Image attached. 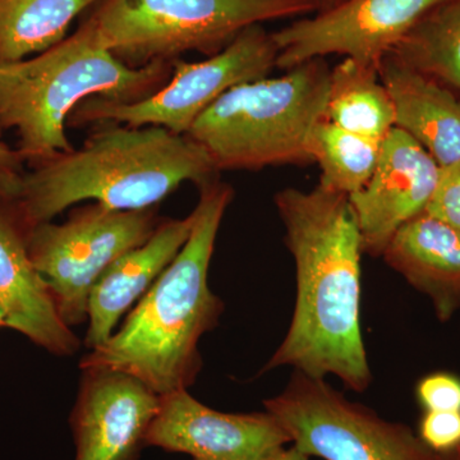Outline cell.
Here are the masks:
<instances>
[{
	"label": "cell",
	"instance_id": "1",
	"mask_svg": "<svg viewBox=\"0 0 460 460\" xmlns=\"http://www.w3.org/2000/svg\"><path fill=\"white\" fill-rule=\"evenodd\" d=\"M274 201L295 260L296 296L286 338L262 372L289 366L366 392L372 374L361 330L363 247L349 198L319 183L281 190Z\"/></svg>",
	"mask_w": 460,
	"mask_h": 460
},
{
	"label": "cell",
	"instance_id": "2",
	"mask_svg": "<svg viewBox=\"0 0 460 460\" xmlns=\"http://www.w3.org/2000/svg\"><path fill=\"white\" fill-rule=\"evenodd\" d=\"M186 244L129 313L122 328L91 349L80 367L107 368L141 381L162 396L189 390L202 368L199 341L217 328L224 302L208 286V269L226 208L234 198L217 180L199 189Z\"/></svg>",
	"mask_w": 460,
	"mask_h": 460
},
{
	"label": "cell",
	"instance_id": "3",
	"mask_svg": "<svg viewBox=\"0 0 460 460\" xmlns=\"http://www.w3.org/2000/svg\"><path fill=\"white\" fill-rule=\"evenodd\" d=\"M18 204L32 226L84 201L115 210L159 206L181 184L220 180L204 147L164 127L100 123L81 148L31 165Z\"/></svg>",
	"mask_w": 460,
	"mask_h": 460
},
{
	"label": "cell",
	"instance_id": "4",
	"mask_svg": "<svg viewBox=\"0 0 460 460\" xmlns=\"http://www.w3.org/2000/svg\"><path fill=\"white\" fill-rule=\"evenodd\" d=\"M172 62L131 68L100 42L86 20L71 36L22 62L0 68V128L14 129L30 165L74 150L69 117L81 102H135L162 89Z\"/></svg>",
	"mask_w": 460,
	"mask_h": 460
},
{
	"label": "cell",
	"instance_id": "5",
	"mask_svg": "<svg viewBox=\"0 0 460 460\" xmlns=\"http://www.w3.org/2000/svg\"><path fill=\"white\" fill-rule=\"evenodd\" d=\"M330 74L317 58L280 77L238 84L199 115L189 136L219 172L314 164L311 141L325 119Z\"/></svg>",
	"mask_w": 460,
	"mask_h": 460
},
{
	"label": "cell",
	"instance_id": "6",
	"mask_svg": "<svg viewBox=\"0 0 460 460\" xmlns=\"http://www.w3.org/2000/svg\"><path fill=\"white\" fill-rule=\"evenodd\" d=\"M86 18L131 68L198 51L213 57L253 25L314 13L307 0H100Z\"/></svg>",
	"mask_w": 460,
	"mask_h": 460
},
{
	"label": "cell",
	"instance_id": "7",
	"mask_svg": "<svg viewBox=\"0 0 460 460\" xmlns=\"http://www.w3.org/2000/svg\"><path fill=\"white\" fill-rule=\"evenodd\" d=\"M157 208L115 210L91 201L75 208L65 223L33 226L30 259L66 325L75 328L87 320L90 295L102 274L154 234L162 222Z\"/></svg>",
	"mask_w": 460,
	"mask_h": 460
},
{
	"label": "cell",
	"instance_id": "8",
	"mask_svg": "<svg viewBox=\"0 0 460 460\" xmlns=\"http://www.w3.org/2000/svg\"><path fill=\"white\" fill-rule=\"evenodd\" d=\"M290 438V447L325 460H443L420 436L359 402L325 378L293 371L279 395L263 401Z\"/></svg>",
	"mask_w": 460,
	"mask_h": 460
},
{
	"label": "cell",
	"instance_id": "9",
	"mask_svg": "<svg viewBox=\"0 0 460 460\" xmlns=\"http://www.w3.org/2000/svg\"><path fill=\"white\" fill-rule=\"evenodd\" d=\"M278 48L263 25L243 30L228 47L202 62L172 60V74L159 91L135 102L84 100L72 111L68 126L118 123L164 127L177 135L190 129L206 109L238 84L268 77L277 68Z\"/></svg>",
	"mask_w": 460,
	"mask_h": 460
},
{
	"label": "cell",
	"instance_id": "10",
	"mask_svg": "<svg viewBox=\"0 0 460 460\" xmlns=\"http://www.w3.org/2000/svg\"><path fill=\"white\" fill-rule=\"evenodd\" d=\"M447 0H341L272 32L277 68L329 56L380 65L429 11Z\"/></svg>",
	"mask_w": 460,
	"mask_h": 460
},
{
	"label": "cell",
	"instance_id": "11",
	"mask_svg": "<svg viewBox=\"0 0 460 460\" xmlns=\"http://www.w3.org/2000/svg\"><path fill=\"white\" fill-rule=\"evenodd\" d=\"M268 411L223 413L202 404L189 390L160 396L146 447L192 460H292L296 450Z\"/></svg>",
	"mask_w": 460,
	"mask_h": 460
},
{
	"label": "cell",
	"instance_id": "12",
	"mask_svg": "<svg viewBox=\"0 0 460 460\" xmlns=\"http://www.w3.org/2000/svg\"><path fill=\"white\" fill-rule=\"evenodd\" d=\"M160 396L137 378L83 368L71 417L75 460H137L159 410Z\"/></svg>",
	"mask_w": 460,
	"mask_h": 460
},
{
	"label": "cell",
	"instance_id": "13",
	"mask_svg": "<svg viewBox=\"0 0 460 460\" xmlns=\"http://www.w3.org/2000/svg\"><path fill=\"white\" fill-rule=\"evenodd\" d=\"M441 166L419 142L393 128L381 147L371 180L349 196L363 253L383 256L393 235L426 210L440 178Z\"/></svg>",
	"mask_w": 460,
	"mask_h": 460
},
{
	"label": "cell",
	"instance_id": "14",
	"mask_svg": "<svg viewBox=\"0 0 460 460\" xmlns=\"http://www.w3.org/2000/svg\"><path fill=\"white\" fill-rule=\"evenodd\" d=\"M33 226L18 201L0 199V308L8 329L54 356H72L80 341L60 319L47 281L30 259Z\"/></svg>",
	"mask_w": 460,
	"mask_h": 460
},
{
	"label": "cell",
	"instance_id": "15",
	"mask_svg": "<svg viewBox=\"0 0 460 460\" xmlns=\"http://www.w3.org/2000/svg\"><path fill=\"white\" fill-rule=\"evenodd\" d=\"M193 220V213L183 219H162L147 242L118 259L102 274L91 292L87 310L84 344L90 350L111 337L119 320L171 265L190 238Z\"/></svg>",
	"mask_w": 460,
	"mask_h": 460
},
{
	"label": "cell",
	"instance_id": "16",
	"mask_svg": "<svg viewBox=\"0 0 460 460\" xmlns=\"http://www.w3.org/2000/svg\"><path fill=\"white\" fill-rule=\"evenodd\" d=\"M384 260L429 296L441 323L460 308V230L423 211L393 235Z\"/></svg>",
	"mask_w": 460,
	"mask_h": 460
},
{
	"label": "cell",
	"instance_id": "17",
	"mask_svg": "<svg viewBox=\"0 0 460 460\" xmlns=\"http://www.w3.org/2000/svg\"><path fill=\"white\" fill-rule=\"evenodd\" d=\"M378 74L392 96L395 127L411 136L440 166L460 160V99L428 75L389 53Z\"/></svg>",
	"mask_w": 460,
	"mask_h": 460
},
{
	"label": "cell",
	"instance_id": "18",
	"mask_svg": "<svg viewBox=\"0 0 460 460\" xmlns=\"http://www.w3.org/2000/svg\"><path fill=\"white\" fill-rule=\"evenodd\" d=\"M325 120L345 131L385 140L395 128V109L377 66L345 58L332 68Z\"/></svg>",
	"mask_w": 460,
	"mask_h": 460
},
{
	"label": "cell",
	"instance_id": "19",
	"mask_svg": "<svg viewBox=\"0 0 460 460\" xmlns=\"http://www.w3.org/2000/svg\"><path fill=\"white\" fill-rule=\"evenodd\" d=\"M100 0H0V68L65 40L72 22Z\"/></svg>",
	"mask_w": 460,
	"mask_h": 460
},
{
	"label": "cell",
	"instance_id": "20",
	"mask_svg": "<svg viewBox=\"0 0 460 460\" xmlns=\"http://www.w3.org/2000/svg\"><path fill=\"white\" fill-rule=\"evenodd\" d=\"M392 54L459 95L460 0H447L429 11Z\"/></svg>",
	"mask_w": 460,
	"mask_h": 460
},
{
	"label": "cell",
	"instance_id": "21",
	"mask_svg": "<svg viewBox=\"0 0 460 460\" xmlns=\"http://www.w3.org/2000/svg\"><path fill=\"white\" fill-rule=\"evenodd\" d=\"M381 147L383 141L321 120L311 141L314 163L321 169L319 183L349 198L371 180L380 160Z\"/></svg>",
	"mask_w": 460,
	"mask_h": 460
},
{
	"label": "cell",
	"instance_id": "22",
	"mask_svg": "<svg viewBox=\"0 0 460 460\" xmlns=\"http://www.w3.org/2000/svg\"><path fill=\"white\" fill-rule=\"evenodd\" d=\"M417 435L436 454L453 452L460 447V411H423Z\"/></svg>",
	"mask_w": 460,
	"mask_h": 460
},
{
	"label": "cell",
	"instance_id": "23",
	"mask_svg": "<svg viewBox=\"0 0 460 460\" xmlns=\"http://www.w3.org/2000/svg\"><path fill=\"white\" fill-rule=\"evenodd\" d=\"M416 398L423 411H460V377L449 372L428 375L417 384Z\"/></svg>",
	"mask_w": 460,
	"mask_h": 460
},
{
	"label": "cell",
	"instance_id": "24",
	"mask_svg": "<svg viewBox=\"0 0 460 460\" xmlns=\"http://www.w3.org/2000/svg\"><path fill=\"white\" fill-rule=\"evenodd\" d=\"M425 211L460 230V160L441 166L438 187Z\"/></svg>",
	"mask_w": 460,
	"mask_h": 460
},
{
	"label": "cell",
	"instance_id": "25",
	"mask_svg": "<svg viewBox=\"0 0 460 460\" xmlns=\"http://www.w3.org/2000/svg\"><path fill=\"white\" fill-rule=\"evenodd\" d=\"M25 157L0 140V199L18 201L25 180Z\"/></svg>",
	"mask_w": 460,
	"mask_h": 460
},
{
	"label": "cell",
	"instance_id": "26",
	"mask_svg": "<svg viewBox=\"0 0 460 460\" xmlns=\"http://www.w3.org/2000/svg\"><path fill=\"white\" fill-rule=\"evenodd\" d=\"M307 2L313 7L314 13H317V12L326 11V9L334 7L341 0H307Z\"/></svg>",
	"mask_w": 460,
	"mask_h": 460
},
{
	"label": "cell",
	"instance_id": "27",
	"mask_svg": "<svg viewBox=\"0 0 460 460\" xmlns=\"http://www.w3.org/2000/svg\"><path fill=\"white\" fill-rule=\"evenodd\" d=\"M441 459L443 460H460V447H456L453 452L443 454L441 456Z\"/></svg>",
	"mask_w": 460,
	"mask_h": 460
},
{
	"label": "cell",
	"instance_id": "28",
	"mask_svg": "<svg viewBox=\"0 0 460 460\" xmlns=\"http://www.w3.org/2000/svg\"><path fill=\"white\" fill-rule=\"evenodd\" d=\"M2 328H7V317H5V314L0 308V329Z\"/></svg>",
	"mask_w": 460,
	"mask_h": 460
},
{
	"label": "cell",
	"instance_id": "29",
	"mask_svg": "<svg viewBox=\"0 0 460 460\" xmlns=\"http://www.w3.org/2000/svg\"><path fill=\"white\" fill-rule=\"evenodd\" d=\"M296 452H298V450H296ZM308 459H310V458H308V456H304V454L298 452V454H296L295 458H293L292 460H308Z\"/></svg>",
	"mask_w": 460,
	"mask_h": 460
}]
</instances>
